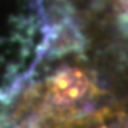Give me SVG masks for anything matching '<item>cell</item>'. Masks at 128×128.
<instances>
[{"label": "cell", "instance_id": "6da1fadb", "mask_svg": "<svg viewBox=\"0 0 128 128\" xmlns=\"http://www.w3.org/2000/svg\"><path fill=\"white\" fill-rule=\"evenodd\" d=\"M92 90V80L80 68H63L48 82L47 98L55 106H70L83 100Z\"/></svg>", "mask_w": 128, "mask_h": 128}, {"label": "cell", "instance_id": "7a4b0ae2", "mask_svg": "<svg viewBox=\"0 0 128 128\" xmlns=\"http://www.w3.org/2000/svg\"><path fill=\"white\" fill-rule=\"evenodd\" d=\"M116 8H118L120 17L128 22V0H116Z\"/></svg>", "mask_w": 128, "mask_h": 128}, {"label": "cell", "instance_id": "3957f363", "mask_svg": "<svg viewBox=\"0 0 128 128\" xmlns=\"http://www.w3.org/2000/svg\"><path fill=\"white\" fill-rule=\"evenodd\" d=\"M95 128H128V126L123 123H103V125H98Z\"/></svg>", "mask_w": 128, "mask_h": 128}]
</instances>
